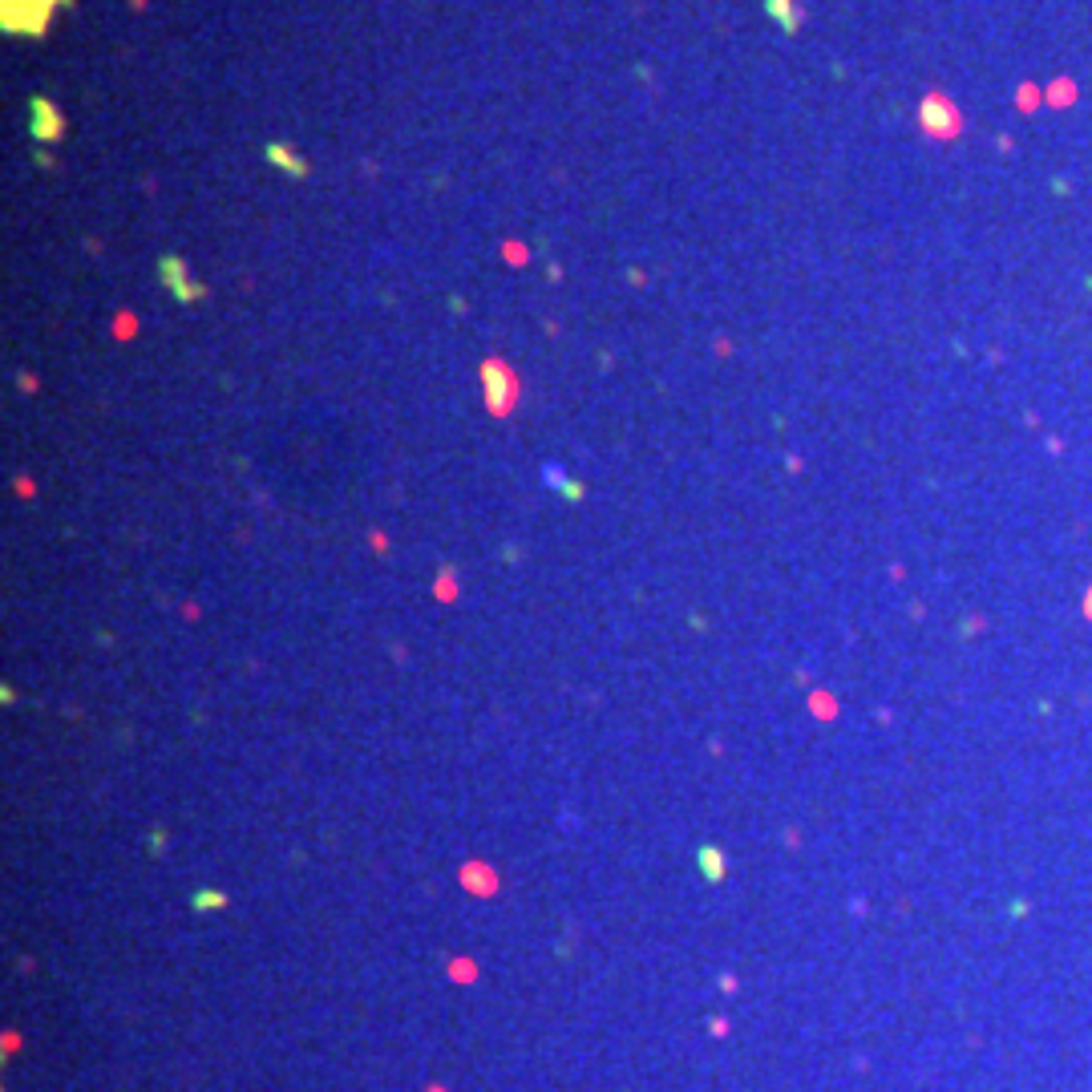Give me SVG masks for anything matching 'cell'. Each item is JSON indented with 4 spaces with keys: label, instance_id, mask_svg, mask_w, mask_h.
<instances>
[{
    "label": "cell",
    "instance_id": "6da1fadb",
    "mask_svg": "<svg viewBox=\"0 0 1092 1092\" xmlns=\"http://www.w3.org/2000/svg\"><path fill=\"white\" fill-rule=\"evenodd\" d=\"M61 8H73V0H0V29L12 37H45Z\"/></svg>",
    "mask_w": 1092,
    "mask_h": 1092
},
{
    "label": "cell",
    "instance_id": "7a4b0ae2",
    "mask_svg": "<svg viewBox=\"0 0 1092 1092\" xmlns=\"http://www.w3.org/2000/svg\"><path fill=\"white\" fill-rule=\"evenodd\" d=\"M29 134L37 146H53L57 138L65 134V118L57 110V101L45 94H32L29 97Z\"/></svg>",
    "mask_w": 1092,
    "mask_h": 1092
},
{
    "label": "cell",
    "instance_id": "3957f363",
    "mask_svg": "<svg viewBox=\"0 0 1092 1092\" xmlns=\"http://www.w3.org/2000/svg\"><path fill=\"white\" fill-rule=\"evenodd\" d=\"M158 280L166 283V291H170L179 304H194V300L207 296V287L187 276V259H179V255H162V259H158Z\"/></svg>",
    "mask_w": 1092,
    "mask_h": 1092
},
{
    "label": "cell",
    "instance_id": "277c9868",
    "mask_svg": "<svg viewBox=\"0 0 1092 1092\" xmlns=\"http://www.w3.org/2000/svg\"><path fill=\"white\" fill-rule=\"evenodd\" d=\"M482 380H486V401H490V413H510L514 405V376L502 360H486L482 365Z\"/></svg>",
    "mask_w": 1092,
    "mask_h": 1092
},
{
    "label": "cell",
    "instance_id": "5b68a950",
    "mask_svg": "<svg viewBox=\"0 0 1092 1092\" xmlns=\"http://www.w3.org/2000/svg\"><path fill=\"white\" fill-rule=\"evenodd\" d=\"M923 122H927L931 134H955V130H959V114H955L943 97L931 94L927 101H923Z\"/></svg>",
    "mask_w": 1092,
    "mask_h": 1092
},
{
    "label": "cell",
    "instance_id": "8992f818",
    "mask_svg": "<svg viewBox=\"0 0 1092 1092\" xmlns=\"http://www.w3.org/2000/svg\"><path fill=\"white\" fill-rule=\"evenodd\" d=\"M267 162L287 170L291 179H308V158H300V150L287 146V142H272V146H267Z\"/></svg>",
    "mask_w": 1092,
    "mask_h": 1092
},
{
    "label": "cell",
    "instance_id": "52a82bcc",
    "mask_svg": "<svg viewBox=\"0 0 1092 1092\" xmlns=\"http://www.w3.org/2000/svg\"><path fill=\"white\" fill-rule=\"evenodd\" d=\"M765 12H769L785 32H797V25H801V12H797L793 0H765Z\"/></svg>",
    "mask_w": 1092,
    "mask_h": 1092
},
{
    "label": "cell",
    "instance_id": "ba28073f",
    "mask_svg": "<svg viewBox=\"0 0 1092 1092\" xmlns=\"http://www.w3.org/2000/svg\"><path fill=\"white\" fill-rule=\"evenodd\" d=\"M542 477H546V482H551V486L559 490L562 498H570V502H579V498H583V486H579L575 477H566L562 469H555V466H542Z\"/></svg>",
    "mask_w": 1092,
    "mask_h": 1092
},
{
    "label": "cell",
    "instance_id": "9c48e42d",
    "mask_svg": "<svg viewBox=\"0 0 1092 1092\" xmlns=\"http://www.w3.org/2000/svg\"><path fill=\"white\" fill-rule=\"evenodd\" d=\"M696 862H700V870H704V878H708V882H720V878H724V858H720L717 845H700Z\"/></svg>",
    "mask_w": 1092,
    "mask_h": 1092
},
{
    "label": "cell",
    "instance_id": "30bf717a",
    "mask_svg": "<svg viewBox=\"0 0 1092 1092\" xmlns=\"http://www.w3.org/2000/svg\"><path fill=\"white\" fill-rule=\"evenodd\" d=\"M223 903H227L223 890H198V894L190 899V906H223Z\"/></svg>",
    "mask_w": 1092,
    "mask_h": 1092
}]
</instances>
